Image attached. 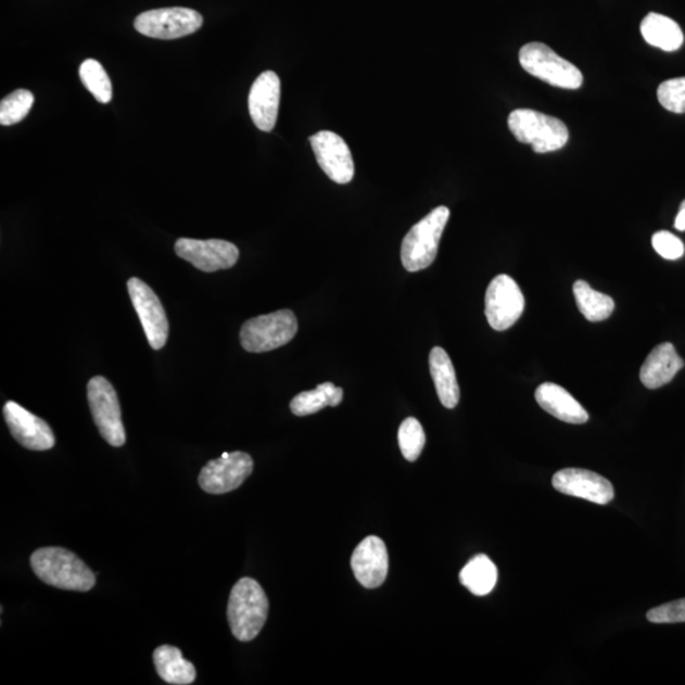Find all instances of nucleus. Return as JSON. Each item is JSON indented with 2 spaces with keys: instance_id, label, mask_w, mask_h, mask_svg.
<instances>
[{
  "instance_id": "obj_1",
  "label": "nucleus",
  "mask_w": 685,
  "mask_h": 685,
  "mask_svg": "<svg viewBox=\"0 0 685 685\" xmlns=\"http://www.w3.org/2000/svg\"><path fill=\"white\" fill-rule=\"evenodd\" d=\"M31 568L41 582L58 589L89 592L96 585L93 571L63 547L37 549L31 556Z\"/></svg>"
},
{
  "instance_id": "obj_2",
  "label": "nucleus",
  "mask_w": 685,
  "mask_h": 685,
  "mask_svg": "<svg viewBox=\"0 0 685 685\" xmlns=\"http://www.w3.org/2000/svg\"><path fill=\"white\" fill-rule=\"evenodd\" d=\"M269 601L261 584L243 578L234 585L229 597V626L239 642H252L261 634L268 619Z\"/></svg>"
},
{
  "instance_id": "obj_3",
  "label": "nucleus",
  "mask_w": 685,
  "mask_h": 685,
  "mask_svg": "<svg viewBox=\"0 0 685 685\" xmlns=\"http://www.w3.org/2000/svg\"><path fill=\"white\" fill-rule=\"evenodd\" d=\"M508 126L518 141L532 145L537 154L557 152L569 141L568 126L561 119L537 111L519 109L511 112Z\"/></svg>"
},
{
  "instance_id": "obj_4",
  "label": "nucleus",
  "mask_w": 685,
  "mask_h": 685,
  "mask_svg": "<svg viewBox=\"0 0 685 685\" xmlns=\"http://www.w3.org/2000/svg\"><path fill=\"white\" fill-rule=\"evenodd\" d=\"M448 218L449 210L440 206L413 226L402 244V262L406 270L419 272L432 265Z\"/></svg>"
},
{
  "instance_id": "obj_5",
  "label": "nucleus",
  "mask_w": 685,
  "mask_h": 685,
  "mask_svg": "<svg viewBox=\"0 0 685 685\" xmlns=\"http://www.w3.org/2000/svg\"><path fill=\"white\" fill-rule=\"evenodd\" d=\"M519 63L527 73L557 88L579 89L583 74L545 43L531 42L519 51Z\"/></svg>"
},
{
  "instance_id": "obj_6",
  "label": "nucleus",
  "mask_w": 685,
  "mask_h": 685,
  "mask_svg": "<svg viewBox=\"0 0 685 685\" xmlns=\"http://www.w3.org/2000/svg\"><path fill=\"white\" fill-rule=\"evenodd\" d=\"M299 322L291 310H280L248 320L240 330L242 347L251 353H265L282 347L296 335Z\"/></svg>"
},
{
  "instance_id": "obj_7",
  "label": "nucleus",
  "mask_w": 685,
  "mask_h": 685,
  "mask_svg": "<svg viewBox=\"0 0 685 685\" xmlns=\"http://www.w3.org/2000/svg\"><path fill=\"white\" fill-rule=\"evenodd\" d=\"M88 403L94 423L103 440L112 447H123L126 433L123 423L122 406L116 390L102 376H96L88 383Z\"/></svg>"
},
{
  "instance_id": "obj_8",
  "label": "nucleus",
  "mask_w": 685,
  "mask_h": 685,
  "mask_svg": "<svg viewBox=\"0 0 685 685\" xmlns=\"http://www.w3.org/2000/svg\"><path fill=\"white\" fill-rule=\"evenodd\" d=\"M203 18L198 11L175 7L141 13L135 20V29L157 40H176L198 33Z\"/></svg>"
},
{
  "instance_id": "obj_9",
  "label": "nucleus",
  "mask_w": 685,
  "mask_h": 685,
  "mask_svg": "<svg viewBox=\"0 0 685 685\" xmlns=\"http://www.w3.org/2000/svg\"><path fill=\"white\" fill-rule=\"evenodd\" d=\"M524 296L513 278L499 275L489 284L485 315L491 327L504 331L515 326L524 312Z\"/></svg>"
},
{
  "instance_id": "obj_10",
  "label": "nucleus",
  "mask_w": 685,
  "mask_h": 685,
  "mask_svg": "<svg viewBox=\"0 0 685 685\" xmlns=\"http://www.w3.org/2000/svg\"><path fill=\"white\" fill-rule=\"evenodd\" d=\"M253 468V458L244 452H225L201 470L199 484L208 494L230 493L252 475Z\"/></svg>"
},
{
  "instance_id": "obj_11",
  "label": "nucleus",
  "mask_w": 685,
  "mask_h": 685,
  "mask_svg": "<svg viewBox=\"0 0 685 685\" xmlns=\"http://www.w3.org/2000/svg\"><path fill=\"white\" fill-rule=\"evenodd\" d=\"M127 290H129L141 326L144 328L150 347L155 351L162 350L168 341L169 322L160 297L137 277L130 278Z\"/></svg>"
},
{
  "instance_id": "obj_12",
  "label": "nucleus",
  "mask_w": 685,
  "mask_h": 685,
  "mask_svg": "<svg viewBox=\"0 0 685 685\" xmlns=\"http://www.w3.org/2000/svg\"><path fill=\"white\" fill-rule=\"evenodd\" d=\"M175 251L179 258L207 274L234 267L240 254L236 244L220 239L180 238L177 240Z\"/></svg>"
},
{
  "instance_id": "obj_13",
  "label": "nucleus",
  "mask_w": 685,
  "mask_h": 685,
  "mask_svg": "<svg viewBox=\"0 0 685 685\" xmlns=\"http://www.w3.org/2000/svg\"><path fill=\"white\" fill-rule=\"evenodd\" d=\"M310 144L316 161L326 175L339 185H347L355 177V162L347 142L338 134L320 131L313 135Z\"/></svg>"
},
{
  "instance_id": "obj_14",
  "label": "nucleus",
  "mask_w": 685,
  "mask_h": 685,
  "mask_svg": "<svg viewBox=\"0 0 685 685\" xmlns=\"http://www.w3.org/2000/svg\"><path fill=\"white\" fill-rule=\"evenodd\" d=\"M3 414L13 439L21 446L31 451H48L55 446V434L47 421L29 413L24 406L7 402Z\"/></svg>"
},
{
  "instance_id": "obj_15",
  "label": "nucleus",
  "mask_w": 685,
  "mask_h": 685,
  "mask_svg": "<svg viewBox=\"0 0 685 685\" xmlns=\"http://www.w3.org/2000/svg\"><path fill=\"white\" fill-rule=\"evenodd\" d=\"M553 485L557 492L596 503L599 506H606L614 498L611 481L589 470L565 469L556 472Z\"/></svg>"
},
{
  "instance_id": "obj_16",
  "label": "nucleus",
  "mask_w": 685,
  "mask_h": 685,
  "mask_svg": "<svg viewBox=\"0 0 685 685\" xmlns=\"http://www.w3.org/2000/svg\"><path fill=\"white\" fill-rule=\"evenodd\" d=\"M351 567L358 583L367 589L379 588L389 573V554L385 542L368 536L352 555Z\"/></svg>"
},
{
  "instance_id": "obj_17",
  "label": "nucleus",
  "mask_w": 685,
  "mask_h": 685,
  "mask_svg": "<svg viewBox=\"0 0 685 685\" xmlns=\"http://www.w3.org/2000/svg\"><path fill=\"white\" fill-rule=\"evenodd\" d=\"M281 101V80L275 72H265L253 83L250 93V113L261 131L275 129Z\"/></svg>"
},
{
  "instance_id": "obj_18",
  "label": "nucleus",
  "mask_w": 685,
  "mask_h": 685,
  "mask_svg": "<svg viewBox=\"0 0 685 685\" xmlns=\"http://www.w3.org/2000/svg\"><path fill=\"white\" fill-rule=\"evenodd\" d=\"M542 409L551 414L553 417L569 424H584L589 420V414L582 404L569 391L557 385V383H542L534 394Z\"/></svg>"
},
{
  "instance_id": "obj_19",
  "label": "nucleus",
  "mask_w": 685,
  "mask_h": 685,
  "mask_svg": "<svg viewBox=\"0 0 685 685\" xmlns=\"http://www.w3.org/2000/svg\"><path fill=\"white\" fill-rule=\"evenodd\" d=\"M684 367V360L677 355L672 343H662L655 347L639 371V379L647 389H659L675 378Z\"/></svg>"
},
{
  "instance_id": "obj_20",
  "label": "nucleus",
  "mask_w": 685,
  "mask_h": 685,
  "mask_svg": "<svg viewBox=\"0 0 685 685\" xmlns=\"http://www.w3.org/2000/svg\"><path fill=\"white\" fill-rule=\"evenodd\" d=\"M429 368L442 405L447 409L456 408L460 402V386L448 353L441 347L433 348L429 355Z\"/></svg>"
},
{
  "instance_id": "obj_21",
  "label": "nucleus",
  "mask_w": 685,
  "mask_h": 685,
  "mask_svg": "<svg viewBox=\"0 0 685 685\" xmlns=\"http://www.w3.org/2000/svg\"><path fill=\"white\" fill-rule=\"evenodd\" d=\"M153 659L156 672L165 683L188 685L195 681L198 673L194 665L183 658L178 647L169 645L156 647Z\"/></svg>"
},
{
  "instance_id": "obj_22",
  "label": "nucleus",
  "mask_w": 685,
  "mask_h": 685,
  "mask_svg": "<svg viewBox=\"0 0 685 685\" xmlns=\"http://www.w3.org/2000/svg\"><path fill=\"white\" fill-rule=\"evenodd\" d=\"M639 29L647 43L668 52L680 50L684 42L680 25L659 13L647 14Z\"/></svg>"
},
{
  "instance_id": "obj_23",
  "label": "nucleus",
  "mask_w": 685,
  "mask_h": 685,
  "mask_svg": "<svg viewBox=\"0 0 685 685\" xmlns=\"http://www.w3.org/2000/svg\"><path fill=\"white\" fill-rule=\"evenodd\" d=\"M460 582L475 596H487L498 582V569L486 555H478L461 570Z\"/></svg>"
},
{
  "instance_id": "obj_24",
  "label": "nucleus",
  "mask_w": 685,
  "mask_h": 685,
  "mask_svg": "<svg viewBox=\"0 0 685 685\" xmlns=\"http://www.w3.org/2000/svg\"><path fill=\"white\" fill-rule=\"evenodd\" d=\"M343 402V389L337 388L334 383H320L312 391H304L292 398L291 411L297 417L312 416L327 406H338Z\"/></svg>"
},
{
  "instance_id": "obj_25",
  "label": "nucleus",
  "mask_w": 685,
  "mask_h": 685,
  "mask_svg": "<svg viewBox=\"0 0 685 685\" xmlns=\"http://www.w3.org/2000/svg\"><path fill=\"white\" fill-rule=\"evenodd\" d=\"M574 296L579 310H581L586 320L592 322L608 319L614 310L613 299L593 290L588 282L576 281L574 283Z\"/></svg>"
},
{
  "instance_id": "obj_26",
  "label": "nucleus",
  "mask_w": 685,
  "mask_h": 685,
  "mask_svg": "<svg viewBox=\"0 0 685 685\" xmlns=\"http://www.w3.org/2000/svg\"><path fill=\"white\" fill-rule=\"evenodd\" d=\"M80 80L100 103L107 104L112 100V83L101 63L88 59L80 65Z\"/></svg>"
},
{
  "instance_id": "obj_27",
  "label": "nucleus",
  "mask_w": 685,
  "mask_h": 685,
  "mask_svg": "<svg viewBox=\"0 0 685 685\" xmlns=\"http://www.w3.org/2000/svg\"><path fill=\"white\" fill-rule=\"evenodd\" d=\"M34 102L35 97L27 89H18L7 96L0 103V124L11 126L21 123L31 111Z\"/></svg>"
},
{
  "instance_id": "obj_28",
  "label": "nucleus",
  "mask_w": 685,
  "mask_h": 685,
  "mask_svg": "<svg viewBox=\"0 0 685 685\" xmlns=\"http://www.w3.org/2000/svg\"><path fill=\"white\" fill-rule=\"evenodd\" d=\"M398 446L406 460L417 461L426 446V433L423 427L416 418H406L398 428Z\"/></svg>"
},
{
  "instance_id": "obj_29",
  "label": "nucleus",
  "mask_w": 685,
  "mask_h": 685,
  "mask_svg": "<svg viewBox=\"0 0 685 685\" xmlns=\"http://www.w3.org/2000/svg\"><path fill=\"white\" fill-rule=\"evenodd\" d=\"M662 107L673 113H685V77L669 79L658 88Z\"/></svg>"
},
{
  "instance_id": "obj_30",
  "label": "nucleus",
  "mask_w": 685,
  "mask_h": 685,
  "mask_svg": "<svg viewBox=\"0 0 685 685\" xmlns=\"http://www.w3.org/2000/svg\"><path fill=\"white\" fill-rule=\"evenodd\" d=\"M652 246L662 258L676 261L683 257L684 244L672 232L659 231L652 237Z\"/></svg>"
},
{
  "instance_id": "obj_31",
  "label": "nucleus",
  "mask_w": 685,
  "mask_h": 685,
  "mask_svg": "<svg viewBox=\"0 0 685 685\" xmlns=\"http://www.w3.org/2000/svg\"><path fill=\"white\" fill-rule=\"evenodd\" d=\"M646 617L652 623H683L685 622V598L652 608Z\"/></svg>"
},
{
  "instance_id": "obj_32",
  "label": "nucleus",
  "mask_w": 685,
  "mask_h": 685,
  "mask_svg": "<svg viewBox=\"0 0 685 685\" xmlns=\"http://www.w3.org/2000/svg\"><path fill=\"white\" fill-rule=\"evenodd\" d=\"M675 229L685 231V200L682 202L680 214L675 218Z\"/></svg>"
}]
</instances>
